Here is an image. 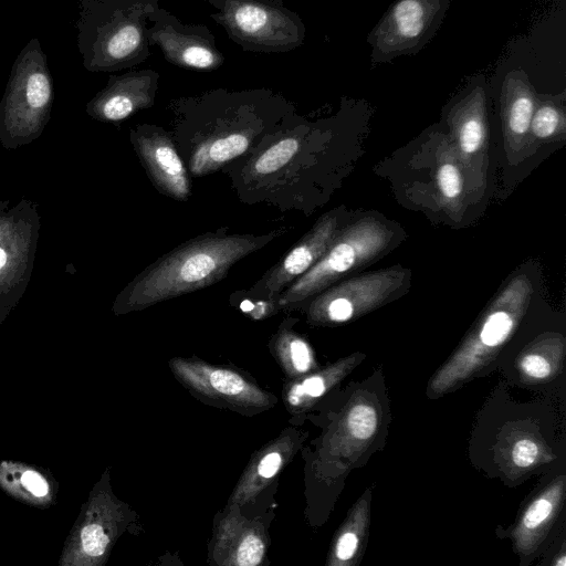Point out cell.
<instances>
[{"mask_svg":"<svg viewBox=\"0 0 566 566\" xmlns=\"http://www.w3.org/2000/svg\"><path fill=\"white\" fill-rule=\"evenodd\" d=\"M565 338L559 334L545 335L526 347L516 359L521 378L530 384L553 379L562 369Z\"/></svg>","mask_w":566,"mask_h":566,"instance_id":"cell-21","label":"cell"},{"mask_svg":"<svg viewBox=\"0 0 566 566\" xmlns=\"http://www.w3.org/2000/svg\"><path fill=\"white\" fill-rule=\"evenodd\" d=\"M451 0H396L367 35L374 65L415 55L442 25Z\"/></svg>","mask_w":566,"mask_h":566,"instance_id":"cell-8","label":"cell"},{"mask_svg":"<svg viewBox=\"0 0 566 566\" xmlns=\"http://www.w3.org/2000/svg\"><path fill=\"white\" fill-rule=\"evenodd\" d=\"M496 457L501 468L512 479L554 459L542 438L523 427H513L501 437Z\"/></svg>","mask_w":566,"mask_h":566,"instance_id":"cell-17","label":"cell"},{"mask_svg":"<svg viewBox=\"0 0 566 566\" xmlns=\"http://www.w3.org/2000/svg\"><path fill=\"white\" fill-rule=\"evenodd\" d=\"M286 350L292 366L300 373L306 371L312 365V353L308 345L298 337L285 339Z\"/></svg>","mask_w":566,"mask_h":566,"instance_id":"cell-29","label":"cell"},{"mask_svg":"<svg viewBox=\"0 0 566 566\" xmlns=\"http://www.w3.org/2000/svg\"><path fill=\"white\" fill-rule=\"evenodd\" d=\"M182 374L189 382L200 389L237 399L242 402L259 401L260 394L254 390L242 377L230 370L214 368H182Z\"/></svg>","mask_w":566,"mask_h":566,"instance_id":"cell-24","label":"cell"},{"mask_svg":"<svg viewBox=\"0 0 566 566\" xmlns=\"http://www.w3.org/2000/svg\"><path fill=\"white\" fill-rule=\"evenodd\" d=\"M147 36L171 64L197 71H214L224 63L212 32L203 24H186L164 8L150 15Z\"/></svg>","mask_w":566,"mask_h":566,"instance_id":"cell-10","label":"cell"},{"mask_svg":"<svg viewBox=\"0 0 566 566\" xmlns=\"http://www.w3.org/2000/svg\"><path fill=\"white\" fill-rule=\"evenodd\" d=\"M525 277H515L497 295L458 349L428 385L431 397L444 395L486 366L502 349L522 319L531 296Z\"/></svg>","mask_w":566,"mask_h":566,"instance_id":"cell-3","label":"cell"},{"mask_svg":"<svg viewBox=\"0 0 566 566\" xmlns=\"http://www.w3.org/2000/svg\"><path fill=\"white\" fill-rule=\"evenodd\" d=\"M380 426L377 402L367 394H358L347 406L339 423V447L345 457L355 458L375 439Z\"/></svg>","mask_w":566,"mask_h":566,"instance_id":"cell-18","label":"cell"},{"mask_svg":"<svg viewBox=\"0 0 566 566\" xmlns=\"http://www.w3.org/2000/svg\"><path fill=\"white\" fill-rule=\"evenodd\" d=\"M160 0H78L76 44L93 73L130 70L150 56L147 30Z\"/></svg>","mask_w":566,"mask_h":566,"instance_id":"cell-2","label":"cell"},{"mask_svg":"<svg viewBox=\"0 0 566 566\" xmlns=\"http://www.w3.org/2000/svg\"><path fill=\"white\" fill-rule=\"evenodd\" d=\"M370 490H366L353 506L336 537L331 564L353 565L359 559L370 521Z\"/></svg>","mask_w":566,"mask_h":566,"instance_id":"cell-23","label":"cell"},{"mask_svg":"<svg viewBox=\"0 0 566 566\" xmlns=\"http://www.w3.org/2000/svg\"><path fill=\"white\" fill-rule=\"evenodd\" d=\"M391 239L392 232L374 218L359 219L342 229L324 255L279 295V304L290 305L322 292L380 255Z\"/></svg>","mask_w":566,"mask_h":566,"instance_id":"cell-6","label":"cell"},{"mask_svg":"<svg viewBox=\"0 0 566 566\" xmlns=\"http://www.w3.org/2000/svg\"><path fill=\"white\" fill-rule=\"evenodd\" d=\"M559 96H536L534 113L530 128L538 138L553 136L564 123L563 106Z\"/></svg>","mask_w":566,"mask_h":566,"instance_id":"cell-26","label":"cell"},{"mask_svg":"<svg viewBox=\"0 0 566 566\" xmlns=\"http://www.w3.org/2000/svg\"><path fill=\"white\" fill-rule=\"evenodd\" d=\"M259 122L244 128L239 127L223 132L203 140L191 155L189 166L192 175L209 174L222 164L245 153L252 139L251 125Z\"/></svg>","mask_w":566,"mask_h":566,"instance_id":"cell-22","label":"cell"},{"mask_svg":"<svg viewBox=\"0 0 566 566\" xmlns=\"http://www.w3.org/2000/svg\"><path fill=\"white\" fill-rule=\"evenodd\" d=\"M255 1H261V2H266V3H274V4H283V0H255Z\"/></svg>","mask_w":566,"mask_h":566,"instance_id":"cell-33","label":"cell"},{"mask_svg":"<svg viewBox=\"0 0 566 566\" xmlns=\"http://www.w3.org/2000/svg\"><path fill=\"white\" fill-rule=\"evenodd\" d=\"M210 18L241 49L254 53H286L301 46L306 28L301 17L283 4L255 0H206Z\"/></svg>","mask_w":566,"mask_h":566,"instance_id":"cell-5","label":"cell"},{"mask_svg":"<svg viewBox=\"0 0 566 566\" xmlns=\"http://www.w3.org/2000/svg\"><path fill=\"white\" fill-rule=\"evenodd\" d=\"M565 476L554 479L526 506L512 531L515 551L532 555L548 534L563 505Z\"/></svg>","mask_w":566,"mask_h":566,"instance_id":"cell-15","label":"cell"},{"mask_svg":"<svg viewBox=\"0 0 566 566\" xmlns=\"http://www.w3.org/2000/svg\"><path fill=\"white\" fill-rule=\"evenodd\" d=\"M437 184L446 199L458 198L462 191V177L458 167L451 163L441 165L437 174Z\"/></svg>","mask_w":566,"mask_h":566,"instance_id":"cell-28","label":"cell"},{"mask_svg":"<svg viewBox=\"0 0 566 566\" xmlns=\"http://www.w3.org/2000/svg\"><path fill=\"white\" fill-rule=\"evenodd\" d=\"M54 102L48 57L38 38L19 52L0 101V144L17 149L38 139L46 127Z\"/></svg>","mask_w":566,"mask_h":566,"instance_id":"cell-4","label":"cell"},{"mask_svg":"<svg viewBox=\"0 0 566 566\" xmlns=\"http://www.w3.org/2000/svg\"><path fill=\"white\" fill-rule=\"evenodd\" d=\"M0 490L15 501L44 510L55 504L59 483L44 468L0 460Z\"/></svg>","mask_w":566,"mask_h":566,"instance_id":"cell-16","label":"cell"},{"mask_svg":"<svg viewBox=\"0 0 566 566\" xmlns=\"http://www.w3.org/2000/svg\"><path fill=\"white\" fill-rule=\"evenodd\" d=\"M361 354L343 358L321 374L313 375L292 387L287 400L298 406L321 397L331 386L346 376L363 359Z\"/></svg>","mask_w":566,"mask_h":566,"instance_id":"cell-25","label":"cell"},{"mask_svg":"<svg viewBox=\"0 0 566 566\" xmlns=\"http://www.w3.org/2000/svg\"><path fill=\"white\" fill-rule=\"evenodd\" d=\"M298 148L300 138L296 136L279 139L255 157L252 163V172L256 176H265L277 171L294 157Z\"/></svg>","mask_w":566,"mask_h":566,"instance_id":"cell-27","label":"cell"},{"mask_svg":"<svg viewBox=\"0 0 566 566\" xmlns=\"http://www.w3.org/2000/svg\"><path fill=\"white\" fill-rule=\"evenodd\" d=\"M283 230L262 235L208 233L179 245L138 274L117 296L123 313L209 286L239 260L268 244Z\"/></svg>","mask_w":566,"mask_h":566,"instance_id":"cell-1","label":"cell"},{"mask_svg":"<svg viewBox=\"0 0 566 566\" xmlns=\"http://www.w3.org/2000/svg\"><path fill=\"white\" fill-rule=\"evenodd\" d=\"M475 82L451 112L460 148L467 155L476 153L485 136V84L482 76Z\"/></svg>","mask_w":566,"mask_h":566,"instance_id":"cell-20","label":"cell"},{"mask_svg":"<svg viewBox=\"0 0 566 566\" xmlns=\"http://www.w3.org/2000/svg\"><path fill=\"white\" fill-rule=\"evenodd\" d=\"M553 566H565L566 565V554L564 549L560 551L558 555L555 556L554 560L552 562Z\"/></svg>","mask_w":566,"mask_h":566,"instance_id":"cell-32","label":"cell"},{"mask_svg":"<svg viewBox=\"0 0 566 566\" xmlns=\"http://www.w3.org/2000/svg\"><path fill=\"white\" fill-rule=\"evenodd\" d=\"M340 228L335 213L323 216L315 226L251 289L254 294L275 298L308 271L327 251Z\"/></svg>","mask_w":566,"mask_h":566,"instance_id":"cell-12","label":"cell"},{"mask_svg":"<svg viewBox=\"0 0 566 566\" xmlns=\"http://www.w3.org/2000/svg\"><path fill=\"white\" fill-rule=\"evenodd\" d=\"M159 73L130 70L111 75L104 88L86 104V113L99 122H120L155 103Z\"/></svg>","mask_w":566,"mask_h":566,"instance_id":"cell-13","label":"cell"},{"mask_svg":"<svg viewBox=\"0 0 566 566\" xmlns=\"http://www.w3.org/2000/svg\"><path fill=\"white\" fill-rule=\"evenodd\" d=\"M536 103V93L524 70L509 72L501 93L502 116L506 130L523 137L530 129Z\"/></svg>","mask_w":566,"mask_h":566,"instance_id":"cell-19","label":"cell"},{"mask_svg":"<svg viewBox=\"0 0 566 566\" xmlns=\"http://www.w3.org/2000/svg\"><path fill=\"white\" fill-rule=\"evenodd\" d=\"M263 555V544L259 537L250 535L242 541L237 551L238 565H256Z\"/></svg>","mask_w":566,"mask_h":566,"instance_id":"cell-30","label":"cell"},{"mask_svg":"<svg viewBox=\"0 0 566 566\" xmlns=\"http://www.w3.org/2000/svg\"><path fill=\"white\" fill-rule=\"evenodd\" d=\"M406 280V271L366 273L327 287L312 302L310 315L322 323H346L380 306Z\"/></svg>","mask_w":566,"mask_h":566,"instance_id":"cell-9","label":"cell"},{"mask_svg":"<svg viewBox=\"0 0 566 566\" xmlns=\"http://www.w3.org/2000/svg\"><path fill=\"white\" fill-rule=\"evenodd\" d=\"M281 455L277 452L268 453L259 464L258 472L265 479L272 478L280 469Z\"/></svg>","mask_w":566,"mask_h":566,"instance_id":"cell-31","label":"cell"},{"mask_svg":"<svg viewBox=\"0 0 566 566\" xmlns=\"http://www.w3.org/2000/svg\"><path fill=\"white\" fill-rule=\"evenodd\" d=\"M0 200V325L23 297L34 269L39 205L28 198Z\"/></svg>","mask_w":566,"mask_h":566,"instance_id":"cell-7","label":"cell"},{"mask_svg":"<svg viewBox=\"0 0 566 566\" xmlns=\"http://www.w3.org/2000/svg\"><path fill=\"white\" fill-rule=\"evenodd\" d=\"M132 142L154 185L176 200L190 196L186 167L167 134L154 126H138L130 132Z\"/></svg>","mask_w":566,"mask_h":566,"instance_id":"cell-14","label":"cell"},{"mask_svg":"<svg viewBox=\"0 0 566 566\" xmlns=\"http://www.w3.org/2000/svg\"><path fill=\"white\" fill-rule=\"evenodd\" d=\"M103 481L94 486L82 505L59 559V566L102 564L116 534V510Z\"/></svg>","mask_w":566,"mask_h":566,"instance_id":"cell-11","label":"cell"}]
</instances>
